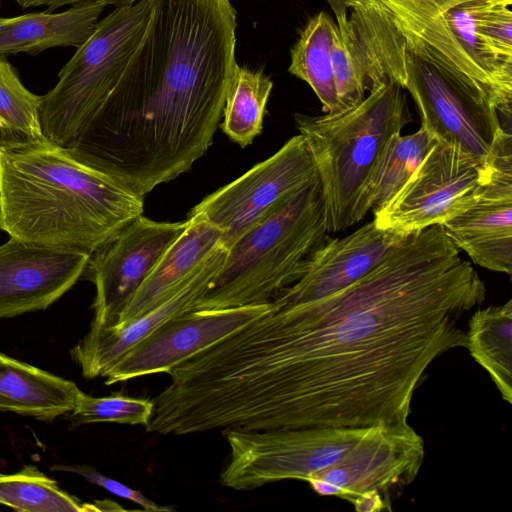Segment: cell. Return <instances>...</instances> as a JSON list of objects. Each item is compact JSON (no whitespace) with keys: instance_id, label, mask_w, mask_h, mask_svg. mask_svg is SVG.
Returning <instances> with one entry per match:
<instances>
[{"instance_id":"3957f363","label":"cell","mask_w":512,"mask_h":512,"mask_svg":"<svg viewBox=\"0 0 512 512\" xmlns=\"http://www.w3.org/2000/svg\"><path fill=\"white\" fill-rule=\"evenodd\" d=\"M142 212L143 198L73 148L0 138V229L10 237L92 254Z\"/></svg>"},{"instance_id":"9c48e42d","label":"cell","mask_w":512,"mask_h":512,"mask_svg":"<svg viewBox=\"0 0 512 512\" xmlns=\"http://www.w3.org/2000/svg\"><path fill=\"white\" fill-rule=\"evenodd\" d=\"M424 457V439L408 422L373 425L343 457L306 482L317 494L347 500L358 512L391 511Z\"/></svg>"},{"instance_id":"4dcf8cb0","label":"cell","mask_w":512,"mask_h":512,"mask_svg":"<svg viewBox=\"0 0 512 512\" xmlns=\"http://www.w3.org/2000/svg\"><path fill=\"white\" fill-rule=\"evenodd\" d=\"M1 1V0H0ZM22 8L45 6L46 11L53 12L57 8L63 6H72L83 3L100 2L107 5H112L115 8L123 7L134 4L140 0H14Z\"/></svg>"},{"instance_id":"7a4b0ae2","label":"cell","mask_w":512,"mask_h":512,"mask_svg":"<svg viewBox=\"0 0 512 512\" xmlns=\"http://www.w3.org/2000/svg\"><path fill=\"white\" fill-rule=\"evenodd\" d=\"M145 36L68 146L144 198L213 142L236 62L230 0H151Z\"/></svg>"},{"instance_id":"6da1fadb","label":"cell","mask_w":512,"mask_h":512,"mask_svg":"<svg viewBox=\"0 0 512 512\" xmlns=\"http://www.w3.org/2000/svg\"><path fill=\"white\" fill-rule=\"evenodd\" d=\"M486 287L441 225L414 232L325 298L274 301L263 315L174 367L187 433L408 422L440 355L464 347L463 317Z\"/></svg>"},{"instance_id":"ac0fdd59","label":"cell","mask_w":512,"mask_h":512,"mask_svg":"<svg viewBox=\"0 0 512 512\" xmlns=\"http://www.w3.org/2000/svg\"><path fill=\"white\" fill-rule=\"evenodd\" d=\"M407 236L380 229L372 220L342 238L328 237L310 256L300 278L272 301L297 305L330 296L369 272Z\"/></svg>"},{"instance_id":"d6986e66","label":"cell","mask_w":512,"mask_h":512,"mask_svg":"<svg viewBox=\"0 0 512 512\" xmlns=\"http://www.w3.org/2000/svg\"><path fill=\"white\" fill-rule=\"evenodd\" d=\"M228 250L220 244L196 274L171 298L121 326H90L71 355L86 378L103 377L134 346L172 318L193 311L221 269Z\"/></svg>"},{"instance_id":"30bf717a","label":"cell","mask_w":512,"mask_h":512,"mask_svg":"<svg viewBox=\"0 0 512 512\" xmlns=\"http://www.w3.org/2000/svg\"><path fill=\"white\" fill-rule=\"evenodd\" d=\"M492 161L437 140L407 182L373 211L375 225L410 235L460 215L476 202L488 182Z\"/></svg>"},{"instance_id":"4316f807","label":"cell","mask_w":512,"mask_h":512,"mask_svg":"<svg viewBox=\"0 0 512 512\" xmlns=\"http://www.w3.org/2000/svg\"><path fill=\"white\" fill-rule=\"evenodd\" d=\"M0 504L27 512H89V503L59 488L33 465L0 475Z\"/></svg>"},{"instance_id":"5bb4252c","label":"cell","mask_w":512,"mask_h":512,"mask_svg":"<svg viewBox=\"0 0 512 512\" xmlns=\"http://www.w3.org/2000/svg\"><path fill=\"white\" fill-rule=\"evenodd\" d=\"M189 225L158 222L142 215L90 254L85 268L96 288L91 325L114 326L162 256Z\"/></svg>"},{"instance_id":"cb8c5ba5","label":"cell","mask_w":512,"mask_h":512,"mask_svg":"<svg viewBox=\"0 0 512 512\" xmlns=\"http://www.w3.org/2000/svg\"><path fill=\"white\" fill-rule=\"evenodd\" d=\"M465 346L512 403V300L478 309L468 322Z\"/></svg>"},{"instance_id":"5b68a950","label":"cell","mask_w":512,"mask_h":512,"mask_svg":"<svg viewBox=\"0 0 512 512\" xmlns=\"http://www.w3.org/2000/svg\"><path fill=\"white\" fill-rule=\"evenodd\" d=\"M311 151L324 198L328 232L352 224V213L387 140L412 121L404 89L387 81L357 105L319 116L295 114Z\"/></svg>"},{"instance_id":"7402d4cb","label":"cell","mask_w":512,"mask_h":512,"mask_svg":"<svg viewBox=\"0 0 512 512\" xmlns=\"http://www.w3.org/2000/svg\"><path fill=\"white\" fill-rule=\"evenodd\" d=\"M81 392L70 380L0 353V411L51 421L69 413Z\"/></svg>"},{"instance_id":"836d02e7","label":"cell","mask_w":512,"mask_h":512,"mask_svg":"<svg viewBox=\"0 0 512 512\" xmlns=\"http://www.w3.org/2000/svg\"><path fill=\"white\" fill-rule=\"evenodd\" d=\"M1 474H2V473H0V475H1Z\"/></svg>"},{"instance_id":"9a60e30c","label":"cell","mask_w":512,"mask_h":512,"mask_svg":"<svg viewBox=\"0 0 512 512\" xmlns=\"http://www.w3.org/2000/svg\"><path fill=\"white\" fill-rule=\"evenodd\" d=\"M272 302L193 310L172 318L134 346L103 376L106 385L166 372L266 313Z\"/></svg>"},{"instance_id":"f1b7e54d","label":"cell","mask_w":512,"mask_h":512,"mask_svg":"<svg viewBox=\"0 0 512 512\" xmlns=\"http://www.w3.org/2000/svg\"><path fill=\"white\" fill-rule=\"evenodd\" d=\"M154 410L153 400L134 398L122 393L93 397L83 391L69 412L74 424L112 422L128 425L149 424Z\"/></svg>"},{"instance_id":"7c38bea8","label":"cell","mask_w":512,"mask_h":512,"mask_svg":"<svg viewBox=\"0 0 512 512\" xmlns=\"http://www.w3.org/2000/svg\"><path fill=\"white\" fill-rule=\"evenodd\" d=\"M406 43L381 0H356L335 16L331 60L339 111L387 81L406 82Z\"/></svg>"},{"instance_id":"ba28073f","label":"cell","mask_w":512,"mask_h":512,"mask_svg":"<svg viewBox=\"0 0 512 512\" xmlns=\"http://www.w3.org/2000/svg\"><path fill=\"white\" fill-rule=\"evenodd\" d=\"M372 426L224 430L230 457L220 482L240 491L281 480L306 481L343 457Z\"/></svg>"},{"instance_id":"8fae6325","label":"cell","mask_w":512,"mask_h":512,"mask_svg":"<svg viewBox=\"0 0 512 512\" xmlns=\"http://www.w3.org/2000/svg\"><path fill=\"white\" fill-rule=\"evenodd\" d=\"M404 89L417 105L421 127L480 160L490 162L511 137L485 94L408 49Z\"/></svg>"},{"instance_id":"1f68e13d","label":"cell","mask_w":512,"mask_h":512,"mask_svg":"<svg viewBox=\"0 0 512 512\" xmlns=\"http://www.w3.org/2000/svg\"><path fill=\"white\" fill-rule=\"evenodd\" d=\"M95 512L98 511H123L122 506L112 500H97L93 502Z\"/></svg>"},{"instance_id":"2e32d148","label":"cell","mask_w":512,"mask_h":512,"mask_svg":"<svg viewBox=\"0 0 512 512\" xmlns=\"http://www.w3.org/2000/svg\"><path fill=\"white\" fill-rule=\"evenodd\" d=\"M451 242L482 268L512 273V137L502 143L476 202L441 224Z\"/></svg>"},{"instance_id":"52a82bcc","label":"cell","mask_w":512,"mask_h":512,"mask_svg":"<svg viewBox=\"0 0 512 512\" xmlns=\"http://www.w3.org/2000/svg\"><path fill=\"white\" fill-rule=\"evenodd\" d=\"M152 1L115 8L97 23L61 68L58 82L41 96L40 125L45 139L68 147L111 93L141 44Z\"/></svg>"},{"instance_id":"484cf974","label":"cell","mask_w":512,"mask_h":512,"mask_svg":"<svg viewBox=\"0 0 512 512\" xmlns=\"http://www.w3.org/2000/svg\"><path fill=\"white\" fill-rule=\"evenodd\" d=\"M272 80L261 70L235 67L223 108L222 131L241 147L252 144L262 132Z\"/></svg>"},{"instance_id":"8992f818","label":"cell","mask_w":512,"mask_h":512,"mask_svg":"<svg viewBox=\"0 0 512 512\" xmlns=\"http://www.w3.org/2000/svg\"><path fill=\"white\" fill-rule=\"evenodd\" d=\"M406 47L485 94L511 119L512 63L480 34L483 12L512 0H381Z\"/></svg>"},{"instance_id":"ffe728a7","label":"cell","mask_w":512,"mask_h":512,"mask_svg":"<svg viewBox=\"0 0 512 512\" xmlns=\"http://www.w3.org/2000/svg\"><path fill=\"white\" fill-rule=\"evenodd\" d=\"M162 256L120 314L114 326L124 325L153 310L175 295L221 244L222 231L199 217Z\"/></svg>"},{"instance_id":"e0dca14e","label":"cell","mask_w":512,"mask_h":512,"mask_svg":"<svg viewBox=\"0 0 512 512\" xmlns=\"http://www.w3.org/2000/svg\"><path fill=\"white\" fill-rule=\"evenodd\" d=\"M89 257L10 237L0 245V318L50 306L84 273Z\"/></svg>"},{"instance_id":"44dd1931","label":"cell","mask_w":512,"mask_h":512,"mask_svg":"<svg viewBox=\"0 0 512 512\" xmlns=\"http://www.w3.org/2000/svg\"><path fill=\"white\" fill-rule=\"evenodd\" d=\"M106 5L91 2L65 11L0 17V55H36L55 47L80 46L94 31Z\"/></svg>"},{"instance_id":"83f0119b","label":"cell","mask_w":512,"mask_h":512,"mask_svg":"<svg viewBox=\"0 0 512 512\" xmlns=\"http://www.w3.org/2000/svg\"><path fill=\"white\" fill-rule=\"evenodd\" d=\"M40 104L41 96L30 92L7 57L0 55V138L43 139Z\"/></svg>"},{"instance_id":"d4e9b609","label":"cell","mask_w":512,"mask_h":512,"mask_svg":"<svg viewBox=\"0 0 512 512\" xmlns=\"http://www.w3.org/2000/svg\"><path fill=\"white\" fill-rule=\"evenodd\" d=\"M333 24L334 19L325 11L311 17L290 50L288 67L292 75L312 88L325 113L339 109L331 60Z\"/></svg>"},{"instance_id":"4fadbf2b","label":"cell","mask_w":512,"mask_h":512,"mask_svg":"<svg viewBox=\"0 0 512 512\" xmlns=\"http://www.w3.org/2000/svg\"><path fill=\"white\" fill-rule=\"evenodd\" d=\"M317 175L305 138L295 135L275 154L231 183L207 195L188 217H199L222 231L229 250L289 195Z\"/></svg>"},{"instance_id":"603a6c76","label":"cell","mask_w":512,"mask_h":512,"mask_svg":"<svg viewBox=\"0 0 512 512\" xmlns=\"http://www.w3.org/2000/svg\"><path fill=\"white\" fill-rule=\"evenodd\" d=\"M437 139L423 127L413 134L391 136L380 151L357 197L352 224L368 211H375L389 200L410 178Z\"/></svg>"},{"instance_id":"277c9868","label":"cell","mask_w":512,"mask_h":512,"mask_svg":"<svg viewBox=\"0 0 512 512\" xmlns=\"http://www.w3.org/2000/svg\"><path fill=\"white\" fill-rule=\"evenodd\" d=\"M321 183L316 175L242 236L197 300L194 310L271 302L303 274L327 240Z\"/></svg>"},{"instance_id":"f546056e","label":"cell","mask_w":512,"mask_h":512,"mask_svg":"<svg viewBox=\"0 0 512 512\" xmlns=\"http://www.w3.org/2000/svg\"><path fill=\"white\" fill-rule=\"evenodd\" d=\"M51 470L78 474L88 482L100 486L118 497L135 502L148 512H171L175 510L172 506H162L153 502L140 491L134 490L115 479L103 475L95 467L90 465L55 464L51 467Z\"/></svg>"},{"instance_id":"d6a6232c","label":"cell","mask_w":512,"mask_h":512,"mask_svg":"<svg viewBox=\"0 0 512 512\" xmlns=\"http://www.w3.org/2000/svg\"><path fill=\"white\" fill-rule=\"evenodd\" d=\"M354 1L356 0H326L335 16L346 11Z\"/></svg>"}]
</instances>
